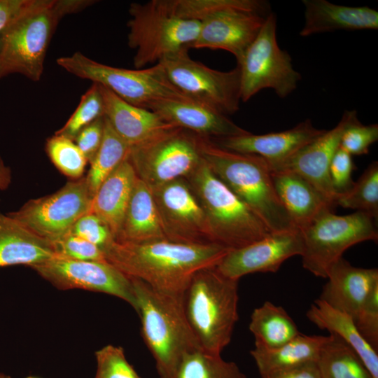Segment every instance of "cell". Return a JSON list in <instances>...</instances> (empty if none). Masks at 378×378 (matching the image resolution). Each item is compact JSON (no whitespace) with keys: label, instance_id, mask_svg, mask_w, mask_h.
Here are the masks:
<instances>
[{"label":"cell","instance_id":"cell-46","mask_svg":"<svg viewBox=\"0 0 378 378\" xmlns=\"http://www.w3.org/2000/svg\"><path fill=\"white\" fill-rule=\"evenodd\" d=\"M27 0H0V32L20 12Z\"/></svg>","mask_w":378,"mask_h":378},{"label":"cell","instance_id":"cell-43","mask_svg":"<svg viewBox=\"0 0 378 378\" xmlns=\"http://www.w3.org/2000/svg\"><path fill=\"white\" fill-rule=\"evenodd\" d=\"M354 168L352 155L340 147L329 167L330 181L336 197L348 192L352 188L354 182L351 175Z\"/></svg>","mask_w":378,"mask_h":378},{"label":"cell","instance_id":"cell-39","mask_svg":"<svg viewBox=\"0 0 378 378\" xmlns=\"http://www.w3.org/2000/svg\"><path fill=\"white\" fill-rule=\"evenodd\" d=\"M51 244L57 256L76 260L106 261L100 248L69 232Z\"/></svg>","mask_w":378,"mask_h":378},{"label":"cell","instance_id":"cell-24","mask_svg":"<svg viewBox=\"0 0 378 378\" xmlns=\"http://www.w3.org/2000/svg\"><path fill=\"white\" fill-rule=\"evenodd\" d=\"M99 85L104 102V116L130 147L174 126L153 111L130 104L107 88Z\"/></svg>","mask_w":378,"mask_h":378},{"label":"cell","instance_id":"cell-1","mask_svg":"<svg viewBox=\"0 0 378 378\" xmlns=\"http://www.w3.org/2000/svg\"><path fill=\"white\" fill-rule=\"evenodd\" d=\"M230 249L218 244H186L162 239L141 244L113 241L105 250L107 262L153 289L183 298L199 270L216 266Z\"/></svg>","mask_w":378,"mask_h":378},{"label":"cell","instance_id":"cell-32","mask_svg":"<svg viewBox=\"0 0 378 378\" xmlns=\"http://www.w3.org/2000/svg\"><path fill=\"white\" fill-rule=\"evenodd\" d=\"M169 378H247L232 361L220 354L195 349L186 353Z\"/></svg>","mask_w":378,"mask_h":378},{"label":"cell","instance_id":"cell-4","mask_svg":"<svg viewBox=\"0 0 378 378\" xmlns=\"http://www.w3.org/2000/svg\"><path fill=\"white\" fill-rule=\"evenodd\" d=\"M144 342L160 378H169L182 356L201 349L186 320L183 298L172 296L130 277Z\"/></svg>","mask_w":378,"mask_h":378},{"label":"cell","instance_id":"cell-35","mask_svg":"<svg viewBox=\"0 0 378 378\" xmlns=\"http://www.w3.org/2000/svg\"><path fill=\"white\" fill-rule=\"evenodd\" d=\"M335 205L356 209L368 214L375 220L378 218V162H372L352 188L340 195L335 200Z\"/></svg>","mask_w":378,"mask_h":378},{"label":"cell","instance_id":"cell-14","mask_svg":"<svg viewBox=\"0 0 378 378\" xmlns=\"http://www.w3.org/2000/svg\"><path fill=\"white\" fill-rule=\"evenodd\" d=\"M31 268L57 289L106 293L135 308L130 277L107 261L76 260L56 255Z\"/></svg>","mask_w":378,"mask_h":378},{"label":"cell","instance_id":"cell-34","mask_svg":"<svg viewBox=\"0 0 378 378\" xmlns=\"http://www.w3.org/2000/svg\"><path fill=\"white\" fill-rule=\"evenodd\" d=\"M178 17L201 22L209 15L229 8L243 9L261 14L269 13V3L260 0H166Z\"/></svg>","mask_w":378,"mask_h":378},{"label":"cell","instance_id":"cell-11","mask_svg":"<svg viewBox=\"0 0 378 378\" xmlns=\"http://www.w3.org/2000/svg\"><path fill=\"white\" fill-rule=\"evenodd\" d=\"M237 66L240 71L241 101L246 102L260 90H273L286 98L298 87L300 74L290 55L280 48L276 40V15L270 13L252 43Z\"/></svg>","mask_w":378,"mask_h":378},{"label":"cell","instance_id":"cell-10","mask_svg":"<svg viewBox=\"0 0 378 378\" xmlns=\"http://www.w3.org/2000/svg\"><path fill=\"white\" fill-rule=\"evenodd\" d=\"M202 136L171 127L130 147L127 158L137 177L148 187L186 178L202 161Z\"/></svg>","mask_w":378,"mask_h":378},{"label":"cell","instance_id":"cell-9","mask_svg":"<svg viewBox=\"0 0 378 378\" xmlns=\"http://www.w3.org/2000/svg\"><path fill=\"white\" fill-rule=\"evenodd\" d=\"M332 209L320 213L300 230L303 267L316 276L326 278L330 267L349 247L365 241H377L374 219L358 211L344 216Z\"/></svg>","mask_w":378,"mask_h":378},{"label":"cell","instance_id":"cell-47","mask_svg":"<svg viewBox=\"0 0 378 378\" xmlns=\"http://www.w3.org/2000/svg\"><path fill=\"white\" fill-rule=\"evenodd\" d=\"M94 0H55V7L62 19L64 17L78 13L94 4Z\"/></svg>","mask_w":378,"mask_h":378},{"label":"cell","instance_id":"cell-49","mask_svg":"<svg viewBox=\"0 0 378 378\" xmlns=\"http://www.w3.org/2000/svg\"><path fill=\"white\" fill-rule=\"evenodd\" d=\"M0 378H10V377L8 374L0 373Z\"/></svg>","mask_w":378,"mask_h":378},{"label":"cell","instance_id":"cell-16","mask_svg":"<svg viewBox=\"0 0 378 378\" xmlns=\"http://www.w3.org/2000/svg\"><path fill=\"white\" fill-rule=\"evenodd\" d=\"M302 248L300 230L272 232L245 246L230 250L216 268L235 280L255 272L274 273L289 258L301 255Z\"/></svg>","mask_w":378,"mask_h":378},{"label":"cell","instance_id":"cell-38","mask_svg":"<svg viewBox=\"0 0 378 378\" xmlns=\"http://www.w3.org/2000/svg\"><path fill=\"white\" fill-rule=\"evenodd\" d=\"M94 378H140L121 346L108 344L95 352Z\"/></svg>","mask_w":378,"mask_h":378},{"label":"cell","instance_id":"cell-5","mask_svg":"<svg viewBox=\"0 0 378 378\" xmlns=\"http://www.w3.org/2000/svg\"><path fill=\"white\" fill-rule=\"evenodd\" d=\"M61 20L54 0H27L0 32V80L18 74L39 81L50 42Z\"/></svg>","mask_w":378,"mask_h":378},{"label":"cell","instance_id":"cell-20","mask_svg":"<svg viewBox=\"0 0 378 378\" xmlns=\"http://www.w3.org/2000/svg\"><path fill=\"white\" fill-rule=\"evenodd\" d=\"M148 109L166 122L204 138L216 139L250 132L226 115L190 99L160 100L151 104Z\"/></svg>","mask_w":378,"mask_h":378},{"label":"cell","instance_id":"cell-21","mask_svg":"<svg viewBox=\"0 0 378 378\" xmlns=\"http://www.w3.org/2000/svg\"><path fill=\"white\" fill-rule=\"evenodd\" d=\"M318 299L349 315L354 321L373 289L378 286V270L351 265L342 257L329 269Z\"/></svg>","mask_w":378,"mask_h":378},{"label":"cell","instance_id":"cell-41","mask_svg":"<svg viewBox=\"0 0 378 378\" xmlns=\"http://www.w3.org/2000/svg\"><path fill=\"white\" fill-rule=\"evenodd\" d=\"M69 232L96 245L103 251L115 241L107 225L91 211L81 216Z\"/></svg>","mask_w":378,"mask_h":378},{"label":"cell","instance_id":"cell-50","mask_svg":"<svg viewBox=\"0 0 378 378\" xmlns=\"http://www.w3.org/2000/svg\"><path fill=\"white\" fill-rule=\"evenodd\" d=\"M27 378H38V377H31H31H27Z\"/></svg>","mask_w":378,"mask_h":378},{"label":"cell","instance_id":"cell-37","mask_svg":"<svg viewBox=\"0 0 378 378\" xmlns=\"http://www.w3.org/2000/svg\"><path fill=\"white\" fill-rule=\"evenodd\" d=\"M104 115V106L100 87L92 83L66 122L55 134L74 141L82 129Z\"/></svg>","mask_w":378,"mask_h":378},{"label":"cell","instance_id":"cell-30","mask_svg":"<svg viewBox=\"0 0 378 378\" xmlns=\"http://www.w3.org/2000/svg\"><path fill=\"white\" fill-rule=\"evenodd\" d=\"M249 330L255 338V347L262 349L278 348L300 332L286 311L266 301L253 309Z\"/></svg>","mask_w":378,"mask_h":378},{"label":"cell","instance_id":"cell-23","mask_svg":"<svg viewBox=\"0 0 378 378\" xmlns=\"http://www.w3.org/2000/svg\"><path fill=\"white\" fill-rule=\"evenodd\" d=\"M304 24L301 36L337 30L378 29V12L368 6H346L326 0H303Z\"/></svg>","mask_w":378,"mask_h":378},{"label":"cell","instance_id":"cell-33","mask_svg":"<svg viewBox=\"0 0 378 378\" xmlns=\"http://www.w3.org/2000/svg\"><path fill=\"white\" fill-rule=\"evenodd\" d=\"M129 149L130 146L117 134L105 118L103 140L85 176L92 197L101 183L127 158Z\"/></svg>","mask_w":378,"mask_h":378},{"label":"cell","instance_id":"cell-31","mask_svg":"<svg viewBox=\"0 0 378 378\" xmlns=\"http://www.w3.org/2000/svg\"><path fill=\"white\" fill-rule=\"evenodd\" d=\"M316 362L321 378H373L356 351L332 334L327 336Z\"/></svg>","mask_w":378,"mask_h":378},{"label":"cell","instance_id":"cell-29","mask_svg":"<svg viewBox=\"0 0 378 378\" xmlns=\"http://www.w3.org/2000/svg\"><path fill=\"white\" fill-rule=\"evenodd\" d=\"M327 336L300 333L284 345L273 349L254 347L250 351L262 378L304 363L316 361Z\"/></svg>","mask_w":378,"mask_h":378},{"label":"cell","instance_id":"cell-15","mask_svg":"<svg viewBox=\"0 0 378 378\" xmlns=\"http://www.w3.org/2000/svg\"><path fill=\"white\" fill-rule=\"evenodd\" d=\"M150 188L167 239L186 244H216L203 209L185 178Z\"/></svg>","mask_w":378,"mask_h":378},{"label":"cell","instance_id":"cell-22","mask_svg":"<svg viewBox=\"0 0 378 378\" xmlns=\"http://www.w3.org/2000/svg\"><path fill=\"white\" fill-rule=\"evenodd\" d=\"M271 176L279 200L300 231L320 213L333 210L335 206L310 182L295 172L271 169Z\"/></svg>","mask_w":378,"mask_h":378},{"label":"cell","instance_id":"cell-27","mask_svg":"<svg viewBox=\"0 0 378 378\" xmlns=\"http://www.w3.org/2000/svg\"><path fill=\"white\" fill-rule=\"evenodd\" d=\"M162 239L167 238L152 191L137 178L115 241L141 244Z\"/></svg>","mask_w":378,"mask_h":378},{"label":"cell","instance_id":"cell-12","mask_svg":"<svg viewBox=\"0 0 378 378\" xmlns=\"http://www.w3.org/2000/svg\"><path fill=\"white\" fill-rule=\"evenodd\" d=\"M169 82L186 98L225 115L239 108L240 71L213 69L193 60L188 49L159 62Z\"/></svg>","mask_w":378,"mask_h":378},{"label":"cell","instance_id":"cell-36","mask_svg":"<svg viewBox=\"0 0 378 378\" xmlns=\"http://www.w3.org/2000/svg\"><path fill=\"white\" fill-rule=\"evenodd\" d=\"M46 151L63 174L74 180L82 178L88 161L73 140L55 134L47 139Z\"/></svg>","mask_w":378,"mask_h":378},{"label":"cell","instance_id":"cell-17","mask_svg":"<svg viewBox=\"0 0 378 378\" xmlns=\"http://www.w3.org/2000/svg\"><path fill=\"white\" fill-rule=\"evenodd\" d=\"M359 120L355 110L345 111L338 124L307 144L284 161L270 164L273 170L295 172L310 182L335 205L336 195L332 188L329 167L345 130ZM336 206V205H335Z\"/></svg>","mask_w":378,"mask_h":378},{"label":"cell","instance_id":"cell-6","mask_svg":"<svg viewBox=\"0 0 378 378\" xmlns=\"http://www.w3.org/2000/svg\"><path fill=\"white\" fill-rule=\"evenodd\" d=\"M185 178L203 209L214 243L235 249L272 233L260 218L216 176L203 159Z\"/></svg>","mask_w":378,"mask_h":378},{"label":"cell","instance_id":"cell-25","mask_svg":"<svg viewBox=\"0 0 378 378\" xmlns=\"http://www.w3.org/2000/svg\"><path fill=\"white\" fill-rule=\"evenodd\" d=\"M137 178L127 156L101 183L92 197L90 211L107 225L115 241Z\"/></svg>","mask_w":378,"mask_h":378},{"label":"cell","instance_id":"cell-45","mask_svg":"<svg viewBox=\"0 0 378 378\" xmlns=\"http://www.w3.org/2000/svg\"><path fill=\"white\" fill-rule=\"evenodd\" d=\"M264 378H321L316 361L271 374Z\"/></svg>","mask_w":378,"mask_h":378},{"label":"cell","instance_id":"cell-26","mask_svg":"<svg viewBox=\"0 0 378 378\" xmlns=\"http://www.w3.org/2000/svg\"><path fill=\"white\" fill-rule=\"evenodd\" d=\"M56 255L50 241L0 212V267L16 265L31 267Z\"/></svg>","mask_w":378,"mask_h":378},{"label":"cell","instance_id":"cell-3","mask_svg":"<svg viewBox=\"0 0 378 378\" xmlns=\"http://www.w3.org/2000/svg\"><path fill=\"white\" fill-rule=\"evenodd\" d=\"M238 282L222 274L216 265L197 272L186 288L184 314L202 350L220 354L231 342L239 319Z\"/></svg>","mask_w":378,"mask_h":378},{"label":"cell","instance_id":"cell-18","mask_svg":"<svg viewBox=\"0 0 378 378\" xmlns=\"http://www.w3.org/2000/svg\"><path fill=\"white\" fill-rule=\"evenodd\" d=\"M266 16L238 8L214 13L200 22L198 36L189 48L226 50L239 62L258 34Z\"/></svg>","mask_w":378,"mask_h":378},{"label":"cell","instance_id":"cell-2","mask_svg":"<svg viewBox=\"0 0 378 378\" xmlns=\"http://www.w3.org/2000/svg\"><path fill=\"white\" fill-rule=\"evenodd\" d=\"M201 153L216 176L260 218L271 232L298 230L276 193L266 160L226 149L204 137Z\"/></svg>","mask_w":378,"mask_h":378},{"label":"cell","instance_id":"cell-13","mask_svg":"<svg viewBox=\"0 0 378 378\" xmlns=\"http://www.w3.org/2000/svg\"><path fill=\"white\" fill-rule=\"evenodd\" d=\"M92 200L85 177H82L67 182L51 195L29 200L7 214L51 242L67 234L81 216L91 211Z\"/></svg>","mask_w":378,"mask_h":378},{"label":"cell","instance_id":"cell-19","mask_svg":"<svg viewBox=\"0 0 378 378\" xmlns=\"http://www.w3.org/2000/svg\"><path fill=\"white\" fill-rule=\"evenodd\" d=\"M324 132L323 130L316 128L307 119L282 132L264 134L249 132L216 139L214 141L230 150L260 156L270 164H273L288 158Z\"/></svg>","mask_w":378,"mask_h":378},{"label":"cell","instance_id":"cell-44","mask_svg":"<svg viewBox=\"0 0 378 378\" xmlns=\"http://www.w3.org/2000/svg\"><path fill=\"white\" fill-rule=\"evenodd\" d=\"M104 125V115L82 129L74 140L90 164L101 146Z\"/></svg>","mask_w":378,"mask_h":378},{"label":"cell","instance_id":"cell-7","mask_svg":"<svg viewBox=\"0 0 378 378\" xmlns=\"http://www.w3.org/2000/svg\"><path fill=\"white\" fill-rule=\"evenodd\" d=\"M128 12L127 44L134 51L133 64L136 69L188 50L198 36L200 22L178 17L166 0L132 3Z\"/></svg>","mask_w":378,"mask_h":378},{"label":"cell","instance_id":"cell-42","mask_svg":"<svg viewBox=\"0 0 378 378\" xmlns=\"http://www.w3.org/2000/svg\"><path fill=\"white\" fill-rule=\"evenodd\" d=\"M354 322L363 337L377 351L378 286L373 289L360 309Z\"/></svg>","mask_w":378,"mask_h":378},{"label":"cell","instance_id":"cell-40","mask_svg":"<svg viewBox=\"0 0 378 378\" xmlns=\"http://www.w3.org/2000/svg\"><path fill=\"white\" fill-rule=\"evenodd\" d=\"M377 140V124L365 125L358 120L345 130L340 147L351 155H366L370 146Z\"/></svg>","mask_w":378,"mask_h":378},{"label":"cell","instance_id":"cell-48","mask_svg":"<svg viewBox=\"0 0 378 378\" xmlns=\"http://www.w3.org/2000/svg\"><path fill=\"white\" fill-rule=\"evenodd\" d=\"M12 181V174L10 168L6 165L0 155V190H7Z\"/></svg>","mask_w":378,"mask_h":378},{"label":"cell","instance_id":"cell-8","mask_svg":"<svg viewBox=\"0 0 378 378\" xmlns=\"http://www.w3.org/2000/svg\"><path fill=\"white\" fill-rule=\"evenodd\" d=\"M56 62L68 73L99 84L141 108L148 109L164 99H189L169 82L159 63L146 69H127L102 64L78 51Z\"/></svg>","mask_w":378,"mask_h":378},{"label":"cell","instance_id":"cell-28","mask_svg":"<svg viewBox=\"0 0 378 378\" xmlns=\"http://www.w3.org/2000/svg\"><path fill=\"white\" fill-rule=\"evenodd\" d=\"M307 318L322 330H326L350 346L358 355L373 378H378V355L363 337L354 321L348 314L317 299L307 312Z\"/></svg>","mask_w":378,"mask_h":378}]
</instances>
